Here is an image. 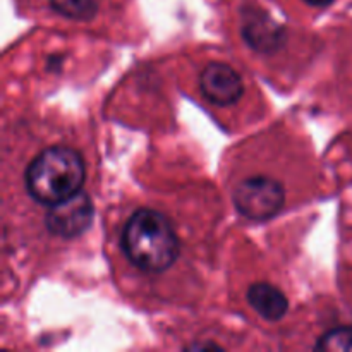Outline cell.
I'll list each match as a JSON object with an SVG mask.
<instances>
[{
  "mask_svg": "<svg viewBox=\"0 0 352 352\" xmlns=\"http://www.w3.org/2000/svg\"><path fill=\"white\" fill-rule=\"evenodd\" d=\"M122 250L134 267L160 274L177 260L179 239L162 213L141 208L124 227Z\"/></svg>",
  "mask_w": 352,
  "mask_h": 352,
  "instance_id": "cell-1",
  "label": "cell"
},
{
  "mask_svg": "<svg viewBox=\"0 0 352 352\" xmlns=\"http://www.w3.org/2000/svg\"><path fill=\"white\" fill-rule=\"evenodd\" d=\"M86 179L82 157L69 146H50L26 168V188L41 205H57L81 191Z\"/></svg>",
  "mask_w": 352,
  "mask_h": 352,
  "instance_id": "cell-2",
  "label": "cell"
},
{
  "mask_svg": "<svg viewBox=\"0 0 352 352\" xmlns=\"http://www.w3.org/2000/svg\"><path fill=\"white\" fill-rule=\"evenodd\" d=\"M232 201L241 215L260 222L272 219L280 212L285 203V191L275 179L258 175L237 184Z\"/></svg>",
  "mask_w": 352,
  "mask_h": 352,
  "instance_id": "cell-3",
  "label": "cell"
},
{
  "mask_svg": "<svg viewBox=\"0 0 352 352\" xmlns=\"http://www.w3.org/2000/svg\"><path fill=\"white\" fill-rule=\"evenodd\" d=\"M93 220V203L86 192H76L71 198L52 205L47 213L48 230L58 237H76L85 232Z\"/></svg>",
  "mask_w": 352,
  "mask_h": 352,
  "instance_id": "cell-4",
  "label": "cell"
},
{
  "mask_svg": "<svg viewBox=\"0 0 352 352\" xmlns=\"http://www.w3.org/2000/svg\"><path fill=\"white\" fill-rule=\"evenodd\" d=\"M199 86L210 102L222 107L237 103L244 93L241 76L232 67L220 62H212L203 69Z\"/></svg>",
  "mask_w": 352,
  "mask_h": 352,
  "instance_id": "cell-5",
  "label": "cell"
},
{
  "mask_svg": "<svg viewBox=\"0 0 352 352\" xmlns=\"http://www.w3.org/2000/svg\"><path fill=\"white\" fill-rule=\"evenodd\" d=\"M244 40L258 52H275L285 41L284 30L265 12L250 14L243 26Z\"/></svg>",
  "mask_w": 352,
  "mask_h": 352,
  "instance_id": "cell-6",
  "label": "cell"
},
{
  "mask_svg": "<svg viewBox=\"0 0 352 352\" xmlns=\"http://www.w3.org/2000/svg\"><path fill=\"white\" fill-rule=\"evenodd\" d=\"M248 302L258 315H261L268 322H277V320L284 318L289 309V302L284 292L267 282L251 285L248 291Z\"/></svg>",
  "mask_w": 352,
  "mask_h": 352,
  "instance_id": "cell-7",
  "label": "cell"
},
{
  "mask_svg": "<svg viewBox=\"0 0 352 352\" xmlns=\"http://www.w3.org/2000/svg\"><path fill=\"white\" fill-rule=\"evenodd\" d=\"M55 12L74 21H89L98 12V0H50Z\"/></svg>",
  "mask_w": 352,
  "mask_h": 352,
  "instance_id": "cell-8",
  "label": "cell"
},
{
  "mask_svg": "<svg viewBox=\"0 0 352 352\" xmlns=\"http://www.w3.org/2000/svg\"><path fill=\"white\" fill-rule=\"evenodd\" d=\"M315 349L329 352H352V327H340L327 332L316 342Z\"/></svg>",
  "mask_w": 352,
  "mask_h": 352,
  "instance_id": "cell-9",
  "label": "cell"
},
{
  "mask_svg": "<svg viewBox=\"0 0 352 352\" xmlns=\"http://www.w3.org/2000/svg\"><path fill=\"white\" fill-rule=\"evenodd\" d=\"M308 6L316 7V9H323V7H329L333 0H305Z\"/></svg>",
  "mask_w": 352,
  "mask_h": 352,
  "instance_id": "cell-10",
  "label": "cell"
}]
</instances>
